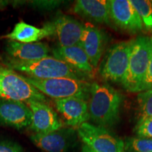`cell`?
I'll return each mask as SVG.
<instances>
[{
    "label": "cell",
    "instance_id": "cell-1",
    "mask_svg": "<svg viewBox=\"0 0 152 152\" xmlns=\"http://www.w3.org/2000/svg\"><path fill=\"white\" fill-rule=\"evenodd\" d=\"M122 95L107 83L91 84L88 101L90 119L98 126L110 127L119 118Z\"/></svg>",
    "mask_w": 152,
    "mask_h": 152
},
{
    "label": "cell",
    "instance_id": "cell-2",
    "mask_svg": "<svg viewBox=\"0 0 152 152\" xmlns=\"http://www.w3.org/2000/svg\"><path fill=\"white\" fill-rule=\"evenodd\" d=\"M4 65L17 73H23L26 77L32 78L52 79L71 77L84 80L85 77L70 67L64 61L50 56L32 61H21L8 58L4 63Z\"/></svg>",
    "mask_w": 152,
    "mask_h": 152
},
{
    "label": "cell",
    "instance_id": "cell-3",
    "mask_svg": "<svg viewBox=\"0 0 152 152\" xmlns=\"http://www.w3.org/2000/svg\"><path fill=\"white\" fill-rule=\"evenodd\" d=\"M151 50V37L138 36L132 39L128 67L122 83L130 92H140L147 74Z\"/></svg>",
    "mask_w": 152,
    "mask_h": 152
},
{
    "label": "cell",
    "instance_id": "cell-4",
    "mask_svg": "<svg viewBox=\"0 0 152 152\" xmlns=\"http://www.w3.org/2000/svg\"><path fill=\"white\" fill-rule=\"evenodd\" d=\"M26 78L44 95L54 99V100L70 97H79L87 99L90 96L91 84L84 80L71 77L36 79L26 77Z\"/></svg>",
    "mask_w": 152,
    "mask_h": 152
},
{
    "label": "cell",
    "instance_id": "cell-5",
    "mask_svg": "<svg viewBox=\"0 0 152 152\" xmlns=\"http://www.w3.org/2000/svg\"><path fill=\"white\" fill-rule=\"evenodd\" d=\"M0 99L47 102L46 96L30 84L24 75L5 65H0Z\"/></svg>",
    "mask_w": 152,
    "mask_h": 152
},
{
    "label": "cell",
    "instance_id": "cell-6",
    "mask_svg": "<svg viewBox=\"0 0 152 152\" xmlns=\"http://www.w3.org/2000/svg\"><path fill=\"white\" fill-rule=\"evenodd\" d=\"M82 141L95 152H123L125 144L106 128L90 123H84L77 128Z\"/></svg>",
    "mask_w": 152,
    "mask_h": 152
},
{
    "label": "cell",
    "instance_id": "cell-7",
    "mask_svg": "<svg viewBox=\"0 0 152 152\" xmlns=\"http://www.w3.org/2000/svg\"><path fill=\"white\" fill-rule=\"evenodd\" d=\"M132 39L113 45L104 58L100 75L105 81L122 84L128 67Z\"/></svg>",
    "mask_w": 152,
    "mask_h": 152
},
{
    "label": "cell",
    "instance_id": "cell-8",
    "mask_svg": "<svg viewBox=\"0 0 152 152\" xmlns=\"http://www.w3.org/2000/svg\"><path fill=\"white\" fill-rule=\"evenodd\" d=\"M32 112L29 128L37 134H46L63 128V123L54 109L45 102L29 100L25 102Z\"/></svg>",
    "mask_w": 152,
    "mask_h": 152
},
{
    "label": "cell",
    "instance_id": "cell-9",
    "mask_svg": "<svg viewBox=\"0 0 152 152\" xmlns=\"http://www.w3.org/2000/svg\"><path fill=\"white\" fill-rule=\"evenodd\" d=\"M30 139L45 152H67L75 144L76 133L72 128H61L46 134L34 133Z\"/></svg>",
    "mask_w": 152,
    "mask_h": 152
},
{
    "label": "cell",
    "instance_id": "cell-10",
    "mask_svg": "<svg viewBox=\"0 0 152 152\" xmlns=\"http://www.w3.org/2000/svg\"><path fill=\"white\" fill-rule=\"evenodd\" d=\"M110 19L120 29L137 33L143 29V23L130 0H110Z\"/></svg>",
    "mask_w": 152,
    "mask_h": 152
},
{
    "label": "cell",
    "instance_id": "cell-11",
    "mask_svg": "<svg viewBox=\"0 0 152 152\" xmlns=\"http://www.w3.org/2000/svg\"><path fill=\"white\" fill-rule=\"evenodd\" d=\"M32 112L25 102L0 99V125L16 130L30 126Z\"/></svg>",
    "mask_w": 152,
    "mask_h": 152
},
{
    "label": "cell",
    "instance_id": "cell-12",
    "mask_svg": "<svg viewBox=\"0 0 152 152\" xmlns=\"http://www.w3.org/2000/svg\"><path fill=\"white\" fill-rule=\"evenodd\" d=\"M57 111L64 118L66 125L78 128L90 119L88 101L83 98L70 97L54 100Z\"/></svg>",
    "mask_w": 152,
    "mask_h": 152
},
{
    "label": "cell",
    "instance_id": "cell-13",
    "mask_svg": "<svg viewBox=\"0 0 152 152\" xmlns=\"http://www.w3.org/2000/svg\"><path fill=\"white\" fill-rule=\"evenodd\" d=\"M106 36L99 28L91 23L85 25L79 45L82 47L95 70L98 68L101 58L105 50Z\"/></svg>",
    "mask_w": 152,
    "mask_h": 152
},
{
    "label": "cell",
    "instance_id": "cell-14",
    "mask_svg": "<svg viewBox=\"0 0 152 152\" xmlns=\"http://www.w3.org/2000/svg\"><path fill=\"white\" fill-rule=\"evenodd\" d=\"M58 46L68 47L80 44L85 25L67 15L61 14L52 21Z\"/></svg>",
    "mask_w": 152,
    "mask_h": 152
},
{
    "label": "cell",
    "instance_id": "cell-15",
    "mask_svg": "<svg viewBox=\"0 0 152 152\" xmlns=\"http://www.w3.org/2000/svg\"><path fill=\"white\" fill-rule=\"evenodd\" d=\"M53 55L84 77H92L94 75L95 69L80 45L68 47L58 46L53 50Z\"/></svg>",
    "mask_w": 152,
    "mask_h": 152
},
{
    "label": "cell",
    "instance_id": "cell-16",
    "mask_svg": "<svg viewBox=\"0 0 152 152\" xmlns=\"http://www.w3.org/2000/svg\"><path fill=\"white\" fill-rule=\"evenodd\" d=\"M52 36H55V28L52 21L46 23L42 28H37L22 20L17 23L12 31L3 37L21 43H34Z\"/></svg>",
    "mask_w": 152,
    "mask_h": 152
},
{
    "label": "cell",
    "instance_id": "cell-17",
    "mask_svg": "<svg viewBox=\"0 0 152 152\" xmlns=\"http://www.w3.org/2000/svg\"><path fill=\"white\" fill-rule=\"evenodd\" d=\"M5 50L9 58L21 61H32L39 60L49 56V45L45 42L21 43L8 40Z\"/></svg>",
    "mask_w": 152,
    "mask_h": 152
},
{
    "label": "cell",
    "instance_id": "cell-18",
    "mask_svg": "<svg viewBox=\"0 0 152 152\" xmlns=\"http://www.w3.org/2000/svg\"><path fill=\"white\" fill-rule=\"evenodd\" d=\"M74 13L96 23H110L109 4L106 0H77L73 7Z\"/></svg>",
    "mask_w": 152,
    "mask_h": 152
},
{
    "label": "cell",
    "instance_id": "cell-19",
    "mask_svg": "<svg viewBox=\"0 0 152 152\" xmlns=\"http://www.w3.org/2000/svg\"><path fill=\"white\" fill-rule=\"evenodd\" d=\"M147 30H152V1L149 0H130Z\"/></svg>",
    "mask_w": 152,
    "mask_h": 152
},
{
    "label": "cell",
    "instance_id": "cell-20",
    "mask_svg": "<svg viewBox=\"0 0 152 152\" xmlns=\"http://www.w3.org/2000/svg\"><path fill=\"white\" fill-rule=\"evenodd\" d=\"M125 148L132 152H152V139L131 137L125 142Z\"/></svg>",
    "mask_w": 152,
    "mask_h": 152
},
{
    "label": "cell",
    "instance_id": "cell-21",
    "mask_svg": "<svg viewBox=\"0 0 152 152\" xmlns=\"http://www.w3.org/2000/svg\"><path fill=\"white\" fill-rule=\"evenodd\" d=\"M137 102L141 113L140 119L152 117V89L143 91L137 95Z\"/></svg>",
    "mask_w": 152,
    "mask_h": 152
},
{
    "label": "cell",
    "instance_id": "cell-22",
    "mask_svg": "<svg viewBox=\"0 0 152 152\" xmlns=\"http://www.w3.org/2000/svg\"><path fill=\"white\" fill-rule=\"evenodd\" d=\"M61 1H55V0H33V1H20L19 4H23L30 6L33 8L40 9V10H52L57 8L61 4Z\"/></svg>",
    "mask_w": 152,
    "mask_h": 152
},
{
    "label": "cell",
    "instance_id": "cell-23",
    "mask_svg": "<svg viewBox=\"0 0 152 152\" xmlns=\"http://www.w3.org/2000/svg\"><path fill=\"white\" fill-rule=\"evenodd\" d=\"M135 130L140 137L152 139V117L140 119Z\"/></svg>",
    "mask_w": 152,
    "mask_h": 152
},
{
    "label": "cell",
    "instance_id": "cell-24",
    "mask_svg": "<svg viewBox=\"0 0 152 152\" xmlns=\"http://www.w3.org/2000/svg\"><path fill=\"white\" fill-rule=\"evenodd\" d=\"M0 152H25V150L18 142L0 138Z\"/></svg>",
    "mask_w": 152,
    "mask_h": 152
},
{
    "label": "cell",
    "instance_id": "cell-25",
    "mask_svg": "<svg viewBox=\"0 0 152 152\" xmlns=\"http://www.w3.org/2000/svg\"><path fill=\"white\" fill-rule=\"evenodd\" d=\"M152 89V37H151V50L150 55L149 66H148L147 74L141 87V92Z\"/></svg>",
    "mask_w": 152,
    "mask_h": 152
},
{
    "label": "cell",
    "instance_id": "cell-26",
    "mask_svg": "<svg viewBox=\"0 0 152 152\" xmlns=\"http://www.w3.org/2000/svg\"><path fill=\"white\" fill-rule=\"evenodd\" d=\"M11 1H7V0H0V11L4 9L7 6L11 4Z\"/></svg>",
    "mask_w": 152,
    "mask_h": 152
},
{
    "label": "cell",
    "instance_id": "cell-27",
    "mask_svg": "<svg viewBox=\"0 0 152 152\" xmlns=\"http://www.w3.org/2000/svg\"><path fill=\"white\" fill-rule=\"evenodd\" d=\"M82 152H95L93 151L90 149V148H89L86 145H84L83 147V150H82Z\"/></svg>",
    "mask_w": 152,
    "mask_h": 152
},
{
    "label": "cell",
    "instance_id": "cell-28",
    "mask_svg": "<svg viewBox=\"0 0 152 152\" xmlns=\"http://www.w3.org/2000/svg\"><path fill=\"white\" fill-rule=\"evenodd\" d=\"M123 152H127V151H123Z\"/></svg>",
    "mask_w": 152,
    "mask_h": 152
}]
</instances>
